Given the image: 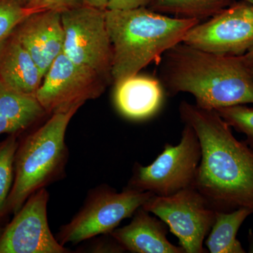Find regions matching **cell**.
Segmentation results:
<instances>
[{
  "label": "cell",
  "instance_id": "25",
  "mask_svg": "<svg viewBox=\"0 0 253 253\" xmlns=\"http://www.w3.org/2000/svg\"><path fill=\"white\" fill-rule=\"evenodd\" d=\"M245 62L249 66L250 68L253 67V47L242 56Z\"/></svg>",
  "mask_w": 253,
  "mask_h": 253
},
{
  "label": "cell",
  "instance_id": "9",
  "mask_svg": "<svg viewBox=\"0 0 253 253\" xmlns=\"http://www.w3.org/2000/svg\"><path fill=\"white\" fill-rule=\"evenodd\" d=\"M109 84L97 73L62 52L44 75L36 97L47 114L66 113L99 97Z\"/></svg>",
  "mask_w": 253,
  "mask_h": 253
},
{
  "label": "cell",
  "instance_id": "10",
  "mask_svg": "<svg viewBox=\"0 0 253 253\" xmlns=\"http://www.w3.org/2000/svg\"><path fill=\"white\" fill-rule=\"evenodd\" d=\"M182 42L208 52L243 56L253 47V5L236 0L191 28Z\"/></svg>",
  "mask_w": 253,
  "mask_h": 253
},
{
  "label": "cell",
  "instance_id": "23",
  "mask_svg": "<svg viewBox=\"0 0 253 253\" xmlns=\"http://www.w3.org/2000/svg\"><path fill=\"white\" fill-rule=\"evenodd\" d=\"M154 0H110L106 9H131L147 7Z\"/></svg>",
  "mask_w": 253,
  "mask_h": 253
},
{
  "label": "cell",
  "instance_id": "21",
  "mask_svg": "<svg viewBox=\"0 0 253 253\" xmlns=\"http://www.w3.org/2000/svg\"><path fill=\"white\" fill-rule=\"evenodd\" d=\"M31 14V10L17 0H0V44Z\"/></svg>",
  "mask_w": 253,
  "mask_h": 253
},
{
  "label": "cell",
  "instance_id": "6",
  "mask_svg": "<svg viewBox=\"0 0 253 253\" xmlns=\"http://www.w3.org/2000/svg\"><path fill=\"white\" fill-rule=\"evenodd\" d=\"M201 159L199 138L191 126L184 124L179 144L165 145L149 166L136 163L126 186L155 196H170L194 186Z\"/></svg>",
  "mask_w": 253,
  "mask_h": 253
},
{
  "label": "cell",
  "instance_id": "13",
  "mask_svg": "<svg viewBox=\"0 0 253 253\" xmlns=\"http://www.w3.org/2000/svg\"><path fill=\"white\" fill-rule=\"evenodd\" d=\"M168 226L141 207L127 225L116 228L109 235L124 251L134 253H185L168 241Z\"/></svg>",
  "mask_w": 253,
  "mask_h": 253
},
{
  "label": "cell",
  "instance_id": "5",
  "mask_svg": "<svg viewBox=\"0 0 253 253\" xmlns=\"http://www.w3.org/2000/svg\"><path fill=\"white\" fill-rule=\"evenodd\" d=\"M153 195L128 186L121 192L106 185L96 188L88 195L79 212L61 228L57 240L65 246L109 234L121 221L133 216Z\"/></svg>",
  "mask_w": 253,
  "mask_h": 253
},
{
  "label": "cell",
  "instance_id": "1",
  "mask_svg": "<svg viewBox=\"0 0 253 253\" xmlns=\"http://www.w3.org/2000/svg\"><path fill=\"white\" fill-rule=\"evenodd\" d=\"M179 111L181 121L194 129L201 144L193 186L216 212L245 208L253 212V150L236 139L214 110L183 101Z\"/></svg>",
  "mask_w": 253,
  "mask_h": 253
},
{
  "label": "cell",
  "instance_id": "12",
  "mask_svg": "<svg viewBox=\"0 0 253 253\" xmlns=\"http://www.w3.org/2000/svg\"><path fill=\"white\" fill-rule=\"evenodd\" d=\"M13 35L27 50L44 76L53 61L63 51L65 35L61 13H33L18 25Z\"/></svg>",
  "mask_w": 253,
  "mask_h": 253
},
{
  "label": "cell",
  "instance_id": "3",
  "mask_svg": "<svg viewBox=\"0 0 253 253\" xmlns=\"http://www.w3.org/2000/svg\"><path fill=\"white\" fill-rule=\"evenodd\" d=\"M106 21L113 47L114 84L139 74L163 54L182 42L187 32L201 22L193 18L169 17L147 7L106 9Z\"/></svg>",
  "mask_w": 253,
  "mask_h": 253
},
{
  "label": "cell",
  "instance_id": "16",
  "mask_svg": "<svg viewBox=\"0 0 253 253\" xmlns=\"http://www.w3.org/2000/svg\"><path fill=\"white\" fill-rule=\"evenodd\" d=\"M46 114L35 95L18 92L0 81V135H15Z\"/></svg>",
  "mask_w": 253,
  "mask_h": 253
},
{
  "label": "cell",
  "instance_id": "2",
  "mask_svg": "<svg viewBox=\"0 0 253 253\" xmlns=\"http://www.w3.org/2000/svg\"><path fill=\"white\" fill-rule=\"evenodd\" d=\"M160 78L170 96L189 93L208 110L253 104L252 69L242 56L208 52L179 43L161 58Z\"/></svg>",
  "mask_w": 253,
  "mask_h": 253
},
{
  "label": "cell",
  "instance_id": "18",
  "mask_svg": "<svg viewBox=\"0 0 253 253\" xmlns=\"http://www.w3.org/2000/svg\"><path fill=\"white\" fill-rule=\"evenodd\" d=\"M236 0H154L149 8L163 14L199 20L212 17Z\"/></svg>",
  "mask_w": 253,
  "mask_h": 253
},
{
  "label": "cell",
  "instance_id": "20",
  "mask_svg": "<svg viewBox=\"0 0 253 253\" xmlns=\"http://www.w3.org/2000/svg\"><path fill=\"white\" fill-rule=\"evenodd\" d=\"M214 111L231 127L246 136L247 139L245 141L253 150V108L241 104Z\"/></svg>",
  "mask_w": 253,
  "mask_h": 253
},
{
  "label": "cell",
  "instance_id": "11",
  "mask_svg": "<svg viewBox=\"0 0 253 253\" xmlns=\"http://www.w3.org/2000/svg\"><path fill=\"white\" fill-rule=\"evenodd\" d=\"M45 188L31 195L0 236V253H68L53 236L47 219Z\"/></svg>",
  "mask_w": 253,
  "mask_h": 253
},
{
  "label": "cell",
  "instance_id": "7",
  "mask_svg": "<svg viewBox=\"0 0 253 253\" xmlns=\"http://www.w3.org/2000/svg\"><path fill=\"white\" fill-rule=\"evenodd\" d=\"M61 21L65 35L63 54L111 84L113 47L106 10L81 4L61 12Z\"/></svg>",
  "mask_w": 253,
  "mask_h": 253
},
{
  "label": "cell",
  "instance_id": "28",
  "mask_svg": "<svg viewBox=\"0 0 253 253\" xmlns=\"http://www.w3.org/2000/svg\"><path fill=\"white\" fill-rule=\"evenodd\" d=\"M251 69H252V73H253V67L252 68H251Z\"/></svg>",
  "mask_w": 253,
  "mask_h": 253
},
{
  "label": "cell",
  "instance_id": "17",
  "mask_svg": "<svg viewBox=\"0 0 253 253\" xmlns=\"http://www.w3.org/2000/svg\"><path fill=\"white\" fill-rule=\"evenodd\" d=\"M253 214L251 210L241 208L231 212H216L215 220L206 241L211 253H245L237 239L238 231L244 221Z\"/></svg>",
  "mask_w": 253,
  "mask_h": 253
},
{
  "label": "cell",
  "instance_id": "14",
  "mask_svg": "<svg viewBox=\"0 0 253 253\" xmlns=\"http://www.w3.org/2000/svg\"><path fill=\"white\" fill-rule=\"evenodd\" d=\"M115 84V106L118 112L128 119H148L162 106V84L154 78L137 74Z\"/></svg>",
  "mask_w": 253,
  "mask_h": 253
},
{
  "label": "cell",
  "instance_id": "8",
  "mask_svg": "<svg viewBox=\"0 0 253 253\" xmlns=\"http://www.w3.org/2000/svg\"><path fill=\"white\" fill-rule=\"evenodd\" d=\"M167 224L185 253H206L204 242L215 220L213 210L194 186L168 196L153 195L142 206Z\"/></svg>",
  "mask_w": 253,
  "mask_h": 253
},
{
  "label": "cell",
  "instance_id": "22",
  "mask_svg": "<svg viewBox=\"0 0 253 253\" xmlns=\"http://www.w3.org/2000/svg\"><path fill=\"white\" fill-rule=\"evenodd\" d=\"M81 4H83L81 0H31L26 7L33 14L42 11H56L61 13Z\"/></svg>",
  "mask_w": 253,
  "mask_h": 253
},
{
  "label": "cell",
  "instance_id": "26",
  "mask_svg": "<svg viewBox=\"0 0 253 253\" xmlns=\"http://www.w3.org/2000/svg\"><path fill=\"white\" fill-rule=\"evenodd\" d=\"M21 4L24 5L25 6H27L29 3L31 2V0H17Z\"/></svg>",
  "mask_w": 253,
  "mask_h": 253
},
{
  "label": "cell",
  "instance_id": "15",
  "mask_svg": "<svg viewBox=\"0 0 253 253\" xmlns=\"http://www.w3.org/2000/svg\"><path fill=\"white\" fill-rule=\"evenodd\" d=\"M43 78L34 60L13 33L0 44V81L18 92L36 96Z\"/></svg>",
  "mask_w": 253,
  "mask_h": 253
},
{
  "label": "cell",
  "instance_id": "19",
  "mask_svg": "<svg viewBox=\"0 0 253 253\" xmlns=\"http://www.w3.org/2000/svg\"><path fill=\"white\" fill-rule=\"evenodd\" d=\"M18 145L15 135L0 144V217L6 212V204L14 184L15 158Z\"/></svg>",
  "mask_w": 253,
  "mask_h": 253
},
{
  "label": "cell",
  "instance_id": "4",
  "mask_svg": "<svg viewBox=\"0 0 253 253\" xmlns=\"http://www.w3.org/2000/svg\"><path fill=\"white\" fill-rule=\"evenodd\" d=\"M78 111L51 115L18 145L6 211L16 214L31 195L62 176L68 162L66 130Z\"/></svg>",
  "mask_w": 253,
  "mask_h": 253
},
{
  "label": "cell",
  "instance_id": "24",
  "mask_svg": "<svg viewBox=\"0 0 253 253\" xmlns=\"http://www.w3.org/2000/svg\"><path fill=\"white\" fill-rule=\"evenodd\" d=\"M83 4L97 9L106 10L110 0H81Z\"/></svg>",
  "mask_w": 253,
  "mask_h": 253
},
{
  "label": "cell",
  "instance_id": "27",
  "mask_svg": "<svg viewBox=\"0 0 253 253\" xmlns=\"http://www.w3.org/2000/svg\"><path fill=\"white\" fill-rule=\"evenodd\" d=\"M244 1H247V2L250 3V4L253 5V0H244Z\"/></svg>",
  "mask_w": 253,
  "mask_h": 253
}]
</instances>
